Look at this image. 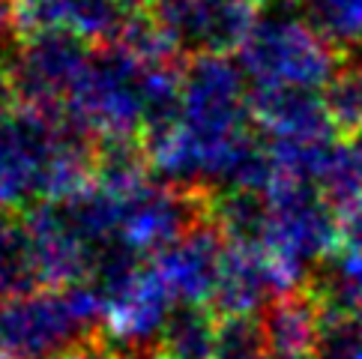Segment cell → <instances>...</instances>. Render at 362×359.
<instances>
[{
    "instance_id": "1",
    "label": "cell",
    "mask_w": 362,
    "mask_h": 359,
    "mask_svg": "<svg viewBox=\"0 0 362 359\" xmlns=\"http://www.w3.org/2000/svg\"><path fill=\"white\" fill-rule=\"evenodd\" d=\"M87 177V153L63 123L30 105H12L0 117V213L42 207Z\"/></svg>"
},
{
    "instance_id": "2",
    "label": "cell",
    "mask_w": 362,
    "mask_h": 359,
    "mask_svg": "<svg viewBox=\"0 0 362 359\" xmlns=\"http://www.w3.org/2000/svg\"><path fill=\"white\" fill-rule=\"evenodd\" d=\"M264 201L257 246L273 266L279 293L303 290L308 269L339 249V213L317 186L288 177H273Z\"/></svg>"
},
{
    "instance_id": "3",
    "label": "cell",
    "mask_w": 362,
    "mask_h": 359,
    "mask_svg": "<svg viewBox=\"0 0 362 359\" xmlns=\"http://www.w3.org/2000/svg\"><path fill=\"white\" fill-rule=\"evenodd\" d=\"M255 90H323L341 66V51L312 24L284 9L264 12L237 51Z\"/></svg>"
},
{
    "instance_id": "4",
    "label": "cell",
    "mask_w": 362,
    "mask_h": 359,
    "mask_svg": "<svg viewBox=\"0 0 362 359\" xmlns=\"http://www.w3.org/2000/svg\"><path fill=\"white\" fill-rule=\"evenodd\" d=\"M93 324L96 288H30L0 302V359H69Z\"/></svg>"
},
{
    "instance_id": "5",
    "label": "cell",
    "mask_w": 362,
    "mask_h": 359,
    "mask_svg": "<svg viewBox=\"0 0 362 359\" xmlns=\"http://www.w3.org/2000/svg\"><path fill=\"white\" fill-rule=\"evenodd\" d=\"M99 324L123 351H144L162 341L177 302L150 261L129 264L96 285Z\"/></svg>"
},
{
    "instance_id": "6",
    "label": "cell",
    "mask_w": 362,
    "mask_h": 359,
    "mask_svg": "<svg viewBox=\"0 0 362 359\" xmlns=\"http://www.w3.org/2000/svg\"><path fill=\"white\" fill-rule=\"evenodd\" d=\"M147 16L177 51L228 57V51H240L261 18V0H150Z\"/></svg>"
},
{
    "instance_id": "7",
    "label": "cell",
    "mask_w": 362,
    "mask_h": 359,
    "mask_svg": "<svg viewBox=\"0 0 362 359\" xmlns=\"http://www.w3.org/2000/svg\"><path fill=\"white\" fill-rule=\"evenodd\" d=\"M225 249L228 240L218 230V225L198 222L165 252L150 258V264L180 309H186V305H204L206 309V302H213L218 288Z\"/></svg>"
},
{
    "instance_id": "8",
    "label": "cell",
    "mask_w": 362,
    "mask_h": 359,
    "mask_svg": "<svg viewBox=\"0 0 362 359\" xmlns=\"http://www.w3.org/2000/svg\"><path fill=\"white\" fill-rule=\"evenodd\" d=\"M252 120L269 144H332L339 135L317 90L252 87Z\"/></svg>"
},
{
    "instance_id": "9",
    "label": "cell",
    "mask_w": 362,
    "mask_h": 359,
    "mask_svg": "<svg viewBox=\"0 0 362 359\" xmlns=\"http://www.w3.org/2000/svg\"><path fill=\"white\" fill-rule=\"evenodd\" d=\"M279 293V281L273 276L264 249L257 242H228L222 276L213 305L222 317H252L257 309H267Z\"/></svg>"
},
{
    "instance_id": "10",
    "label": "cell",
    "mask_w": 362,
    "mask_h": 359,
    "mask_svg": "<svg viewBox=\"0 0 362 359\" xmlns=\"http://www.w3.org/2000/svg\"><path fill=\"white\" fill-rule=\"evenodd\" d=\"M267 359H317L323 339V312L312 290L281 293L261 317Z\"/></svg>"
},
{
    "instance_id": "11",
    "label": "cell",
    "mask_w": 362,
    "mask_h": 359,
    "mask_svg": "<svg viewBox=\"0 0 362 359\" xmlns=\"http://www.w3.org/2000/svg\"><path fill=\"white\" fill-rule=\"evenodd\" d=\"M218 320L213 309L186 305L177 309L165 336L159 341V356L165 359H213Z\"/></svg>"
},
{
    "instance_id": "12",
    "label": "cell",
    "mask_w": 362,
    "mask_h": 359,
    "mask_svg": "<svg viewBox=\"0 0 362 359\" xmlns=\"http://www.w3.org/2000/svg\"><path fill=\"white\" fill-rule=\"evenodd\" d=\"M36 261L28 237V225L16 222L9 213H0V302L36 285Z\"/></svg>"
},
{
    "instance_id": "13",
    "label": "cell",
    "mask_w": 362,
    "mask_h": 359,
    "mask_svg": "<svg viewBox=\"0 0 362 359\" xmlns=\"http://www.w3.org/2000/svg\"><path fill=\"white\" fill-rule=\"evenodd\" d=\"M305 21L339 48L362 45V0H296Z\"/></svg>"
},
{
    "instance_id": "14",
    "label": "cell",
    "mask_w": 362,
    "mask_h": 359,
    "mask_svg": "<svg viewBox=\"0 0 362 359\" xmlns=\"http://www.w3.org/2000/svg\"><path fill=\"white\" fill-rule=\"evenodd\" d=\"M323 105L339 135H362V60H347L323 87Z\"/></svg>"
},
{
    "instance_id": "15",
    "label": "cell",
    "mask_w": 362,
    "mask_h": 359,
    "mask_svg": "<svg viewBox=\"0 0 362 359\" xmlns=\"http://www.w3.org/2000/svg\"><path fill=\"white\" fill-rule=\"evenodd\" d=\"M213 359H267L261 324L255 317H222Z\"/></svg>"
},
{
    "instance_id": "16",
    "label": "cell",
    "mask_w": 362,
    "mask_h": 359,
    "mask_svg": "<svg viewBox=\"0 0 362 359\" xmlns=\"http://www.w3.org/2000/svg\"><path fill=\"white\" fill-rule=\"evenodd\" d=\"M317 359H362V320L344 312H323V339Z\"/></svg>"
},
{
    "instance_id": "17",
    "label": "cell",
    "mask_w": 362,
    "mask_h": 359,
    "mask_svg": "<svg viewBox=\"0 0 362 359\" xmlns=\"http://www.w3.org/2000/svg\"><path fill=\"white\" fill-rule=\"evenodd\" d=\"M332 266L362 278V201L339 210V249Z\"/></svg>"
},
{
    "instance_id": "18",
    "label": "cell",
    "mask_w": 362,
    "mask_h": 359,
    "mask_svg": "<svg viewBox=\"0 0 362 359\" xmlns=\"http://www.w3.org/2000/svg\"><path fill=\"white\" fill-rule=\"evenodd\" d=\"M323 312H344L362 320V278H354L332 266V273L323 278V285L315 290Z\"/></svg>"
},
{
    "instance_id": "19",
    "label": "cell",
    "mask_w": 362,
    "mask_h": 359,
    "mask_svg": "<svg viewBox=\"0 0 362 359\" xmlns=\"http://www.w3.org/2000/svg\"><path fill=\"white\" fill-rule=\"evenodd\" d=\"M18 21V12H16V0H0V36H4L12 24Z\"/></svg>"
},
{
    "instance_id": "20",
    "label": "cell",
    "mask_w": 362,
    "mask_h": 359,
    "mask_svg": "<svg viewBox=\"0 0 362 359\" xmlns=\"http://www.w3.org/2000/svg\"><path fill=\"white\" fill-rule=\"evenodd\" d=\"M354 150H356V156H359V162H362V135L354 138Z\"/></svg>"
}]
</instances>
